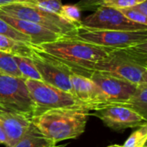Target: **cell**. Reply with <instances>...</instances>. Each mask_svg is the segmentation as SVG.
<instances>
[{
    "label": "cell",
    "instance_id": "6da1fadb",
    "mask_svg": "<svg viewBox=\"0 0 147 147\" xmlns=\"http://www.w3.org/2000/svg\"><path fill=\"white\" fill-rule=\"evenodd\" d=\"M34 47L66 65L74 73L87 78H90L93 66L113 50L66 36Z\"/></svg>",
    "mask_w": 147,
    "mask_h": 147
},
{
    "label": "cell",
    "instance_id": "7a4b0ae2",
    "mask_svg": "<svg viewBox=\"0 0 147 147\" xmlns=\"http://www.w3.org/2000/svg\"><path fill=\"white\" fill-rule=\"evenodd\" d=\"M90 112L82 107L51 109L33 116L31 122L45 138L58 144L81 136L91 115Z\"/></svg>",
    "mask_w": 147,
    "mask_h": 147
},
{
    "label": "cell",
    "instance_id": "3957f363",
    "mask_svg": "<svg viewBox=\"0 0 147 147\" xmlns=\"http://www.w3.org/2000/svg\"><path fill=\"white\" fill-rule=\"evenodd\" d=\"M91 71H99L134 84L147 83V42L113 49Z\"/></svg>",
    "mask_w": 147,
    "mask_h": 147
},
{
    "label": "cell",
    "instance_id": "277c9868",
    "mask_svg": "<svg viewBox=\"0 0 147 147\" xmlns=\"http://www.w3.org/2000/svg\"><path fill=\"white\" fill-rule=\"evenodd\" d=\"M65 36L112 49L124 48L147 42V30L120 31L79 26Z\"/></svg>",
    "mask_w": 147,
    "mask_h": 147
},
{
    "label": "cell",
    "instance_id": "5b68a950",
    "mask_svg": "<svg viewBox=\"0 0 147 147\" xmlns=\"http://www.w3.org/2000/svg\"><path fill=\"white\" fill-rule=\"evenodd\" d=\"M0 11L9 16L39 24L62 36L67 35L77 28L76 26L59 16L28 3H9L1 6Z\"/></svg>",
    "mask_w": 147,
    "mask_h": 147
},
{
    "label": "cell",
    "instance_id": "8992f818",
    "mask_svg": "<svg viewBox=\"0 0 147 147\" xmlns=\"http://www.w3.org/2000/svg\"><path fill=\"white\" fill-rule=\"evenodd\" d=\"M0 110L31 120L34 115V106L25 79L0 73Z\"/></svg>",
    "mask_w": 147,
    "mask_h": 147
},
{
    "label": "cell",
    "instance_id": "52a82bcc",
    "mask_svg": "<svg viewBox=\"0 0 147 147\" xmlns=\"http://www.w3.org/2000/svg\"><path fill=\"white\" fill-rule=\"evenodd\" d=\"M25 84L34 106V116L51 109L73 107L84 108L72 94L43 81L25 79Z\"/></svg>",
    "mask_w": 147,
    "mask_h": 147
},
{
    "label": "cell",
    "instance_id": "ba28073f",
    "mask_svg": "<svg viewBox=\"0 0 147 147\" xmlns=\"http://www.w3.org/2000/svg\"><path fill=\"white\" fill-rule=\"evenodd\" d=\"M32 47L33 54L31 59L38 70L42 81L72 94L71 74L73 71L62 62L38 50L34 46Z\"/></svg>",
    "mask_w": 147,
    "mask_h": 147
},
{
    "label": "cell",
    "instance_id": "9c48e42d",
    "mask_svg": "<svg viewBox=\"0 0 147 147\" xmlns=\"http://www.w3.org/2000/svg\"><path fill=\"white\" fill-rule=\"evenodd\" d=\"M86 28L120 31L147 30V26L133 22L126 18L117 9L98 6L94 13L81 21V25Z\"/></svg>",
    "mask_w": 147,
    "mask_h": 147
},
{
    "label": "cell",
    "instance_id": "30bf717a",
    "mask_svg": "<svg viewBox=\"0 0 147 147\" xmlns=\"http://www.w3.org/2000/svg\"><path fill=\"white\" fill-rule=\"evenodd\" d=\"M90 115L99 118L106 127L117 132L147 125L146 119L125 105L109 104Z\"/></svg>",
    "mask_w": 147,
    "mask_h": 147
},
{
    "label": "cell",
    "instance_id": "8fae6325",
    "mask_svg": "<svg viewBox=\"0 0 147 147\" xmlns=\"http://www.w3.org/2000/svg\"><path fill=\"white\" fill-rule=\"evenodd\" d=\"M90 78L101 89L109 104L125 105L137 87L130 82L99 71H91Z\"/></svg>",
    "mask_w": 147,
    "mask_h": 147
},
{
    "label": "cell",
    "instance_id": "7c38bea8",
    "mask_svg": "<svg viewBox=\"0 0 147 147\" xmlns=\"http://www.w3.org/2000/svg\"><path fill=\"white\" fill-rule=\"evenodd\" d=\"M71 83L72 95L88 110L95 111L109 105L101 89L90 78L72 72Z\"/></svg>",
    "mask_w": 147,
    "mask_h": 147
},
{
    "label": "cell",
    "instance_id": "4fadbf2b",
    "mask_svg": "<svg viewBox=\"0 0 147 147\" xmlns=\"http://www.w3.org/2000/svg\"><path fill=\"white\" fill-rule=\"evenodd\" d=\"M0 18L9 23L18 32L28 36L30 39L32 46H39L44 43L52 42L63 37L62 35L54 33L39 24L9 16L2 11H0Z\"/></svg>",
    "mask_w": 147,
    "mask_h": 147
},
{
    "label": "cell",
    "instance_id": "5bb4252c",
    "mask_svg": "<svg viewBox=\"0 0 147 147\" xmlns=\"http://www.w3.org/2000/svg\"><path fill=\"white\" fill-rule=\"evenodd\" d=\"M31 125V120L26 116L0 110V126L3 127L12 147L27 132Z\"/></svg>",
    "mask_w": 147,
    "mask_h": 147
},
{
    "label": "cell",
    "instance_id": "9a60e30c",
    "mask_svg": "<svg viewBox=\"0 0 147 147\" xmlns=\"http://www.w3.org/2000/svg\"><path fill=\"white\" fill-rule=\"evenodd\" d=\"M12 147H63L45 138L32 124L24 135Z\"/></svg>",
    "mask_w": 147,
    "mask_h": 147
},
{
    "label": "cell",
    "instance_id": "2e32d148",
    "mask_svg": "<svg viewBox=\"0 0 147 147\" xmlns=\"http://www.w3.org/2000/svg\"><path fill=\"white\" fill-rule=\"evenodd\" d=\"M0 51L12 55L31 58L33 54V47L30 44L0 34Z\"/></svg>",
    "mask_w": 147,
    "mask_h": 147
},
{
    "label": "cell",
    "instance_id": "e0dca14e",
    "mask_svg": "<svg viewBox=\"0 0 147 147\" xmlns=\"http://www.w3.org/2000/svg\"><path fill=\"white\" fill-rule=\"evenodd\" d=\"M125 106L132 109L147 120V83L138 84Z\"/></svg>",
    "mask_w": 147,
    "mask_h": 147
},
{
    "label": "cell",
    "instance_id": "ac0fdd59",
    "mask_svg": "<svg viewBox=\"0 0 147 147\" xmlns=\"http://www.w3.org/2000/svg\"><path fill=\"white\" fill-rule=\"evenodd\" d=\"M15 61L17 65V67L22 74V77L24 79H32L42 81L41 77L36 69L31 58L14 55Z\"/></svg>",
    "mask_w": 147,
    "mask_h": 147
},
{
    "label": "cell",
    "instance_id": "d6986e66",
    "mask_svg": "<svg viewBox=\"0 0 147 147\" xmlns=\"http://www.w3.org/2000/svg\"><path fill=\"white\" fill-rule=\"evenodd\" d=\"M0 73L23 78L15 61L14 55L0 51ZM24 79V78H23Z\"/></svg>",
    "mask_w": 147,
    "mask_h": 147
},
{
    "label": "cell",
    "instance_id": "ffe728a7",
    "mask_svg": "<svg viewBox=\"0 0 147 147\" xmlns=\"http://www.w3.org/2000/svg\"><path fill=\"white\" fill-rule=\"evenodd\" d=\"M147 125L139 127L124 143V147H146Z\"/></svg>",
    "mask_w": 147,
    "mask_h": 147
},
{
    "label": "cell",
    "instance_id": "44dd1931",
    "mask_svg": "<svg viewBox=\"0 0 147 147\" xmlns=\"http://www.w3.org/2000/svg\"><path fill=\"white\" fill-rule=\"evenodd\" d=\"M60 16L62 18L73 24L77 28L81 25V9L77 5H62Z\"/></svg>",
    "mask_w": 147,
    "mask_h": 147
},
{
    "label": "cell",
    "instance_id": "7402d4cb",
    "mask_svg": "<svg viewBox=\"0 0 147 147\" xmlns=\"http://www.w3.org/2000/svg\"><path fill=\"white\" fill-rule=\"evenodd\" d=\"M0 34L5 35L9 38H12L16 40L22 41V42L31 45L30 39L28 36H26L25 34H23L18 32L17 30H16L15 28H13L9 23H7L5 21H3L1 18H0Z\"/></svg>",
    "mask_w": 147,
    "mask_h": 147
},
{
    "label": "cell",
    "instance_id": "603a6c76",
    "mask_svg": "<svg viewBox=\"0 0 147 147\" xmlns=\"http://www.w3.org/2000/svg\"><path fill=\"white\" fill-rule=\"evenodd\" d=\"M38 8L60 16L62 8V0H30V3Z\"/></svg>",
    "mask_w": 147,
    "mask_h": 147
},
{
    "label": "cell",
    "instance_id": "cb8c5ba5",
    "mask_svg": "<svg viewBox=\"0 0 147 147\" xmlns=\"http://www.w3.org/2000/svg\"><path fill=\"white\" fill-rule=\"evenodd\" d=\"M126 18H127L129 21L139 23L141 25L147 26V17L146 15H143L140 11H138L134 7L130 8H123V9H117Z\"/></svg>",
    "mask_w": 147,
    "mask_h": 147
},
{
    "label": "cell",
    "instance_id": "d4e9b609",
    "mask_svg": "<svg viewBox=\"0 0 147 147\" xmlns=\"http://www.w3.org/2000/svg\"><path fill=\"white\" fill-rule=\"evenodd\" d=\"M146 0H101V5L114 9H123L134 7Z\"/></svg>",
    "mask_w": 147,
    "mask_h": 147
},
{
    "label": "cell",
    "instance_id": "484cf974",
    "mask_svg": "<svg viewBox=\"0 0 147 147\" xmlns=\"http://www.w3.org/2000/svg\"><path fill=\"white\" fill-rule=\"evenodd\" d=\"M81 9H91L101 6V0H80V3L77 5Z\"/></svg>",
    "mask_w": 147,
    "mask_h": 147
},
{
    "label": "cell",
    "instance_id": "4316f807",
    "mask_svg": "<svg viewBox=\"0 0 147 147\" xmlns=\"http://www.w3.org/2000/svg\"><path fill=\"white\" fill-rule=\"evenodd\" d=\"M134 9H136L138 11H140V13H142L143 15H146L147 16V3L146 1L141 3H139L135 6H134Z\"/></svg>",
    "mask_w": 147,
    "mask_h": 147
},
{
    "label": "cell",
    "instance_id": "83f0119b",
    "mask_svg": "<svg viewBox=\"0 0 147 147\" xmlns=\"http://www.w3.org/2000/svg\"><path fill=\"white\" fill-rule=\"evenodd\" d=\"M0 145H4L6 147H9L6 134L1 126H0Z\"/></svg>",
    "mask_w": 147,
    "mask_h": 147
},
{
    "label": "cell",
    "instance_id": "f1b7e54d",
    "mask_svg": "<svg viewBox=\"0 0 147 147\" xmlns=\"http://www.w3.org/2000/svg\"><path fill=\"white\" fill-rule=\"evenodd\" d=\"M12 3H30V0H0V7Z\"/></svg>",
    "mask_w": 147,
    "mask_h": 147
},
{
    "label": "cell",
    "instance_id": "f546056e",
    "mask_svg": "<svg viewBox=\"0 0 147 147\" xmlns=\"http://www.w3.org/2000/svg\"><path fill=\"white\" fill-rule=\"evenodd\" d=\"M108 147H124L123 146H120V145H111Z\"/></svg>",
    "mask_w": 147,
    "mask_h": 147
}]
</instances>
